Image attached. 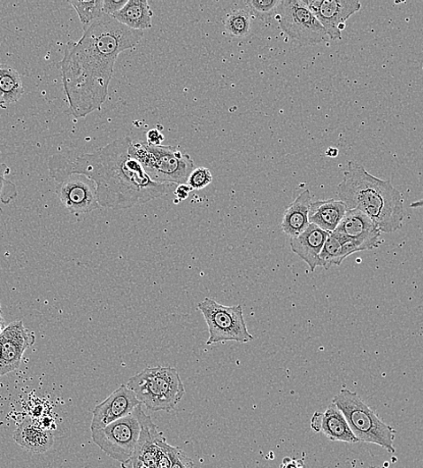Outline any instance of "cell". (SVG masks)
Wrapping results in <instances>:
<instances>
[{"mask_svg":"<svg viewBox=\"0 0 423 468\" xmlns=\"http://www.w3.org/2000/svg\"><path fill=\"white\" fill-rule=\"evenodd\" d=\"M7 374H9V372L5 366V364L3 358L2 348H0V377L5 376Z\"/></svg>","mask_w":423,"mask_h":468,"instance_id":"34","label":"cell"},{"mask_svg":"<svg viewBox=\"0 0 423 468\" xmlns=\"http://www.w3.org/2000/svg\"><path fill=\"white\" fill-rule=\"evenodd\" d=\"M142 404L134 412L103 429H91L95 444L113 459L125 463L132 458L142 433Z\"/></svg>","mask_w":423,"mask_h":468,"instance_id":"8","label":"cell"},{"mask_svg":"<svg viewBox=\"0 0 423 468\" xmlns=\"http://www.w3.org/2000/svg\"><path fill=\"white\" fill-rule=\"evenodd\" d=\"M213 181V176L211 172L204 167H199L192 172L190 174L188 185L192 190H201L206 188Z\"/></svg>","mask_w":423,"mask_h":468,"instance_id":"27","label":"cell"},{"mask_svg":"<svg viewBox=\"0 0 423 468\" xmlns=\"http://www.w3.org/2000/svg\"><path fill=\"white\" fill-rule=\"evenodd\" d=\"M127 2L128 0H104L103 11L104 15L113 16L121 11Z\"/></svg>","mask_w":423,"mask_h":468,"instance_id":"29","label":"cell"},{"mask_svg":"<svg viewBox=\"0 0 423 468\" xmlns=\"http://www.w3.org/2000/svg\"><path fill=\"white\" fill-rule=\"evenodd\" d=\"M305 6L325 27L329 39H342L346 22L361 10L358 0H303Z\"/></svg>","mask_w":423,"mask_h":468,"instance_id":"10","label":"cell"},{"mask_svg":"<svg viewBox=\"0 0 423 468\" xmlns=\"http://www.w3.org/2000/svg\"><path fill=\"white\" fill-rule=\"evenodd\" d=\"M245 4L256 18L271 19L276 14L281 0H247Z\"/></svg>","mask_w":423,"mask_h":468,"instance_id":"25","label":"cell"},{"mask_svg":"<svg viewBox=\"0 0 423 468\" xmlns=\"http://www.w3.org/2000/svg\"><path fill=\"white\" fill-rule=\"evenodd\" d=\"M281 468H305V465L303 459L288 456L283 459Z\"/></svg>","mask_w":423,"mask_h":468,"instance_id":"32","label":"cell"},{"mask_svg":"<svg viewBox=\"0 0 423 468\" xmlns=\"http://www.w3.org/2000/svg\"><path fill=\"white\" fill-rule=\"evenodd\" d=\"M168 449L172 460L171 468L194 467L192 460L181 449L169 445Z\"/></svg>","mask_w":423,"mask_h":468,"instance_id":"28","label":"cell"},{"mask_svg":"<svg viewBox=\"0 0 423 468\" xmlns=\"http://www.w3.org/2000/svg\"><path fill=\"white\" fill-rule=\"evenodd\" d=\"M152 16L147 0H128L127 5L112 17L131 29L143 31L152 27Z\"/></svg>","mask_w":423,"mask_h":468,"instance_id":"19","label":"cell"},{"mask_svg":"<svg viewBox=\"0 0 423 468\" xmlns=\"http://www.w3.org/2000/svg\"><path fill=\"white\" fill-rule=\"evenodd\" d=\"M192 188L188 185H179L175 190L177 197L182 201L188 197Z\"/></svg>","mask_w":423,"mask_h":468,"instance_id":"33","label":"cell"},{"mask_svg":"<svg viewBox=\"0 0 423 468\" xmlns=\"http://www.w3.org/2000/svg\"><path fill=\"white\" fill-rule=\"evenodd\" d=\"M129 152L156 182L185 185L194 171L190 156L174 146L132 141Z\"/></svg>","mask_w":423,"mask_h":468,"instance_id":"4","label":"cell"},{"mask_svg":"<svg viewBox=\"0 0 423 468\" xmlns=\"http://www.w3.org/2000/svg\"><path fill=\"white\" fill-rule=\"evenodd\" d=\"M343 237L338 233H330L320 254L322 267L329 270L333 265L340 266L342 257Z\"/></svg>","mask_w":423,"mask_h":468,"instance_id":"22","label":"cell"},{"mask_svg":"<svg viewBox=\"0 0 423 468\" xmlns=\"http://www.w3.org/2000/svg\"><path fill=\"white\" fill-rule=\"evenodd\" d=\"M347 212V207L341 200L330 198L311 202L309 211V223L327 233H334Z\"/></svg>","mask_w":423,"mask_h":468,"instance_id":"16","label":"cell"},{"mask_svg":"<svg viewBox=\"0 0 423 468\" xmlns=\"http://www.w3.org/2000/svg\"><path fill=\"white\" fill-rule=\"evenodd\" d=\"M130 137H122L92 153H57L48 160L50 178L61 182L73 174L88 177L96 185L100 207L128 210L169 194L176 185L154 181L132 157Z\"/></svg>","mask_w":423,"mask_h":468,"instance_id":"2","label":"cell"},{"mask_svg":"<svg viewBox=\"0 0 423 468\" xmlns=\"http://www.w3.org/2000/svg\"><path fill=\"white\" fill-rule=\"evenodd\" d=\"M0 326L6 327L4 317L3 315L2 304H0Z\"/></svg>","mask_w":423,"mask_h":468,"instance_id":"37","label":"cell"},{"mask_svg":"<svg viewBox=\"0 0 423 468\" xmlns=\"http://www.w3.org/2000/svg\"><path fill=\"white\" fill-rule=\"evenodd\" d=\"M275 17L281 30L299 44H320L329 40L325 27L303 0H282Z\"/></svg>","mask_w":423,"mask_h":468,"instance_id":"9","label":"cell"},{"mask_svg":"<svg viewBox=\"0 0 423 468\" xmlns=\"http://www.w3.org/2000/svg\"><path fill=\"white\" fill-rule=\"evenodd\" d=\"M373 468H384V467H381V466H374Z\"/></svg>","mask_w":423,"mask_h":468,"instance_id":"39","label":"cell"},{"mask_svg":"<svg viewBox=\"0 0 423 468\" xmlns=\"http://www.w3.org/2000/svg\"><path fill=\"white\" fill-rule=\"evenodd\" d=\"M103 4L104 0H93V2H70V4L77 12L81 22L86 27L104 16Z\"/></svg>","mask_w":423,"mask_h":468,"instance_id":"24","label":"cell"},{"mask_svg":"<svg viewBox=\"0 0 423 468\" xmlns=\"http://www.w3.org/2000/svg\"><path fill=\"white\" fill-rule=\"evenodd\" d=\"M209 333L206 345L237 341L247 343L254 340L248 332L241 305L227 306L206 297L197 303Z\"/></svg>","mask_w":423,"mask_h":468,"instance_id":"7","label":"cell"},{"mask_svg":"<svg viewBox=\"0 0 423 468\" xmlns=\"http://www.w3.org/2000/svg\"><path fill=\"white\" fill-rule=\"evenodd\" d=\"M329 236V233L311 224L299 235L290 238L292 251L300 257L314 272L322 267L320 254Z\"/></svg>","mask_w":423,"mask_h":468,"instance_id":"15","label":"cell"},{"mask_svg":"<svg viewBox=\"0 0 423 468\" xmlns=\"http://www.w3.org/2000/svg\"><path fill=\"white\" fill-rule=\"evenodd\" d=\"M324 423V413L316 411L311 420V428L315 433H321Z\"/></svg>","mask_w":423,"mask_h":468,"instance_id":"31","label":"cell"},{"mask_svg":"<svg viewBox=\"0 0 423 468\" xmlns=\"http://www.w3.org/2000/svg\"><path fill=\"white\" fill-rule=\"evenodd\" d=\"M15 441L23 449L34 453H44L55 443L49 431L26 419L14 433Z\"/></svg>","mask_w":423,"mask_h":468,"instance_id":"18","label":"cell"},{"mask_svg":"<svg viewBox=\"0 0 423 468\" xmlns=\"http://www.w3.org/2000/svg\"><path fill=\"white\" fill-rule=\"evenodd\" d=\"M135 394L122 385L107 399L97 404L93 410L91 429H103L127 418L141 405Z\"/></svg>","mask_w":423,"mask_h":468,"instance_id":"12","label":"cell"},{"mask_svg":"<svg viewBox=\"0 0 423 468\" xmlns=\"http://www.w3.org/2000/svg\"><path fill=\"white\" fill-rule=\"evenodd\" d=\"M24 93L19 72L8 65L0 64V98L9 105L18 102Z\"/></svg>","mask_w":423,"mask_h":468,"instance_id":"21","label":"cell"},{"mask_svg":"<svg viewBox=\"0 0 423 468\" xmlns=\"http://www.w3.org/2000/svg\"><path fill=\"white\" fill-rule=\"evenodd\" d=\"M10 173L11 168L5 164H0V203L7 204L18 196L16 185L6 179ZM0 213H2V207H0Z\"/></svg>","mask_w":423,"mask_h":468,"instance_id":"26","label":"cell"},{"mask_svg":"<svg viewBox=\"0 0 423 468\" xmlns=\"http://www.w3.org/2000/svg\"><path fill=\"white\" fill-rule=\"evenodd\" d=\"M311 203V195L306 189L299 194L287 208L281 229L290 238L301 234L309 226L308 215Z\"/></svg>","mask_w":423,"mask_h":468,"instance_id":"17","label":"cell"},{"mask_svg":"<svg viewBox=\"0 0 423 468\" xmlns=\"http://www.w3.org/2000/svg\"><path fill=\"white\" fill-rule=\"evenodd\" d=\"M6 104L4 102L2 98H0V109H6Z\"/></svg>","mask_w":423,"mask_h":468,"instance_id":"38","label":"cell"},{"mask_svg":"<svg viewBox=\"0 0 423 468\" xmlns=\"http://www.w3.org/2000/svg\"><path fill=\"white\" fill-rule=\"evenodd\" d=\"M188 468H194V467H188Z\"/></svg>","mask_w":423,"mask_h":468,"instance_id":"40","label":"cell"},{"mask_svg":"<svg viewBox=\"0 0 423 468\" xmlns=\"http://www.w3.org/2000/svg\"><path fill=\"white\" fill-rule=\"evenodd\" d=\"M410 207L412 208V210H416V208H421L423 207V198L419 199L418 201L412 202L410 204Z\"/></svg>","mask_w":423,"mask_h":468,"instance_id":"36","label":"cell"},{"mask_svg":"<svg viewBox=\"0 0 423 468\" xmlns=\"http://www.w3.org/2000/svg\"><path fill=\"white\" fill-rule=\"evenodd\" d=\"M333 403L344 414L358 441L376 444L390 454L396 453L394 441L396 431L385 424L357 393L342 389L334 397Z\"/></svg>","mask_w":423,"mask_h":468,"instance_id":"5","label":"cell"},{"mask_svg":"<svg viewBox=\"0 0 423 468\" xmlns=\"http://www.w3.org/2000/svg\"><path fill=\"white\" fill-rule=\"evenodd\" d=\"M336 193L347 211L357 210L373 221L381 233L399 230L404 219V198L389 180L368 173L350 162Z\"/></svg>","mask_w":423,"mask_h":468,"instance_id":"3","label":"cell"},{"mask_svg":"<svg viewBox=\"0 0 423 468\" xmlns=\"http://www.w3.org/2000/svg\"><path fill=\"white\" fill-rule=\"evenodd\" d=\"M147 143L152 146L162 145L165 141V135L160 130L151 129L147 133Z\"/></svg>","mask_w":423,"mask_h":468,"instance_id":"30","label":"cell"},{"mask_svg":"<svg viewBox=\"0 0 423 468\" xmlns=\"http://www.w3.org/2000/svg\"><path fill=\"white\" fill-rule=\"evenodd\" d=\"M56 192L71 214H88L100 207L96 185L85 175L73 174L65 178L59 182Z\"/></svg>","mask_w":423,"mask_h":468,"instance_id":"11","label":"cell"},{"mask_svg":"<svg viewBox=\"0 0 423 468\" xmlns=\"http://www.w3.org/2000/svg\"><path fill=\"white\" fill-rule=\"evenodd\" d=\"M143 31L131 29L104 15L70 41L59 63L72 114L82 119L101 110L109 96L116 62L123 51L137 46Z\"/></svg>","mask_w":423,"mask_h":468,"instance_id":"1","label":"cell"},{"mask_svg":"<svg viewBox=\"0 0 423 468\" xmlns=\"http://www.w3.org/2000/svg\"><path fill=\"white\" fill-rule=\"evenodd\" d=\"M226 32L233 37H244L250 30V12L238 9L231 12L224 21Z\"/></svg>","mask_w":423,"mask_h":468,"instance_id":"23","label":"cell"},{"mask_svg":"<svg viewBox=\"0 0 423 468\" xmlns=\"http://www.w3.org/2000/svg\"><path fill=\"white\" fill-rule=\"evenodd\" d=\"M360 244L364 250L376 249L381 244V232L372 219L359 211H347L335 231Z\"/></svg>","mask_w":423,"mask_h":468,"instance_id":"14","label":"cell"},{"mask_svg":"<svg viewBox=\"0 0 423 468\" xmlns=\"http://www.w3.org/2000/svg\"><path fill=\"white\" fill-rule=\"evenodd\" d=\"M35 342V336L22 321L10 324L0 335V348L9 373L19 369L25 351Z\"/></svg>","mask_w":423,"mask_h":468,"instance_id":"13","label":"cell"},{"mask_svg":"<svg viewBox=\"0 0 423 468\" xmlns=\"http://www.w3.org/2000/svg\"><path fill=\"white\" fill-rule=\"evenodd\" d=\"M321 432L332 441L358 442V440L350 428L344 414L333 403L324 413V423Z\"/></svg>","mask_w":423,"mask_h":468,"instance_id":"20","label":"cell"},{"mask_svg":"<svg viewBox=\"0 0 423 468\" xmlns=\"http://www.w3.org/2000/svg\"><path fill=\"white\" fill-rule=\"evenodd\" d=\"M127 386L153 411L173 410L185 395L179 372L171 367L147 368L131 378Z\"/></svg>","mask_w":423,"mask_h":468,"instance_id":"6","label":"cell"},{"mask_svg":"<svg viewBox=\"0 0 423 468\" xmlns=\"http://www.w3.org/2000/svg\"><path fill=\"white\" fill-rule=\"evenodd\" d=\"M338 154H339V150L336 148H329L327 151V155L329 156V157L331 158L337 157Z\"/></svg>","mask_w":423,"mask_h":468,"instance_id":"35","label":"cell"}]
</instances>
